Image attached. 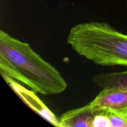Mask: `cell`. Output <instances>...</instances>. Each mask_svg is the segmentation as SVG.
I'll return each mask as SVG.
<instances>
[{"mask_svg":"<svg viewBox=\"0 0 127 127\" xmlns=\"http://www.w3.org/2000/svg\"><path fill=\"white\" fill-rule=\"evenodd\" d=\"M1 73L17 80L35 93L53 95L63 93L67 84L55 67L43 60L29 44L0 31Z\"/></svg>","mask_w":127,"mask_h":127,"instance_id":"6da1fadb","label":"cell"},{"mask_svg":"<svg viewBox=\"0 0 127 127\" xmlns=\"http://www.w3.org/2000/svg\"><path fill=\"white\" fill-rule=\"evenodd\" d=\"M67 43L95 64L127 67V35L105 22L79 23L69 30Z\"/></svg>","mask_w":127,"mask_h":127,"instance_id":"7a4b0ae2","label":"cell"},{"mask_svg":"<svg viewBox=\"0 0 127 127\" xmlns=\"http://www.w3.org/2000/svg\"><path fill=\"white\" fill-rule=\"evenodd\" d=\"M89 104L95 110L127 111V90L116 88H104Z\"/></svg>","mask_w":127,"mask_h":127,"instance_id":"3957f363","label":"cell"},{"mask_svg":"<svg viewBox=\"0 0 127 127\" xmlns=\"http://www.w3.org/2000/svg\"><path fill=\"white\" fill-rule=\"evenodd\" d=\"M101 110H94L89 104L68 110L59 119L60 127H92L94 117Z\"/></svg>","mask_w":127,"mask_h":127,"instance_id":"277c9868","label":"cell"},{"mask_svg":"<svg viewBox=\"0 0 127 127\" xmlns=\"http://www.w3.org/2000/svg\"><path fill=\"white\" fill-rule=\"evenodd\" d=\"M93 81L99 88H116L127 90V69L122 72L103 73L93 78Z\"/></svg>","mask_w":127,"mask_h":127,"instance_id":"5b68a950","label":"cell"},{"mask_svg":"<svg viewBox=\"0 0 127 127\" xmlns=\"http://www.w3.org/2000/svg\"><path fill=\"white\" fill-rule=\"evenodd\" d=\"M111 127H127V111L106 110Z\"/></svg>","mask_w":127,"mask_h":127,"instance_id":"8992f818","label":"cell"},{"mask_svg":"<svg viewBox=\"0 0 127 127\" xmlns=\"http://www.w3.org/2000/svg\"><path fill=\"white\" fill-rule=\"evenodd\" d=\"M92 127H111L106 110H102L95 115L92 123Z\"/></svg>","mask_w":127,"mask_h":127,"instance_id":"52a82bcc","label":"cell"},{"mask_svg":"<svg viewBox=\"0 0 127 127\" xmlns=\"http://www.w3.org/2000/svg\"><path fill=\"white\" fill-rule=\"evenodd\" d=\"M126 1H127V0H126Z\"/></svg>","mask_w":127,"mask_h":127,"instance_id":"ba28073f","label":"cell"}]
</instances>
